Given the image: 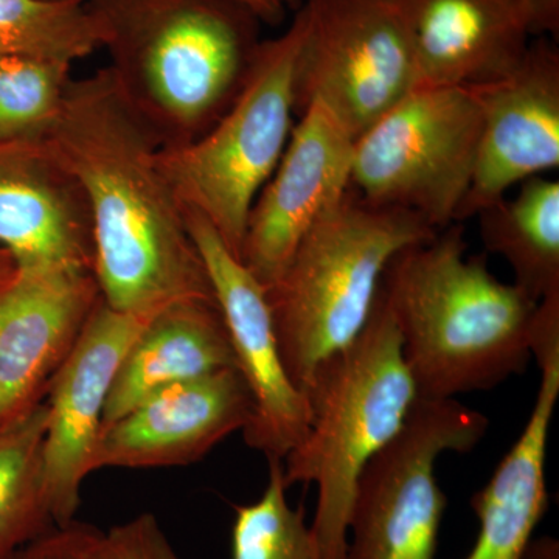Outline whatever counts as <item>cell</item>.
<instances>
[{
	"label": "cell",
	"instance_id": "cell-1",
	"mask_svg": "<svg viewBox=\"0 0 559 559\" xmlns=\"http://www.w3.org/2000/svg\"><path fill=\"white\" fill-rule=\"evenodd\" d=\"M46 140L86 197L94 275L112 310L151 318L179 301H216L186 210L162 170L159 139L108 68L70 80Z\"/></svg>",
	"mask_w": 559,
	"mask_h": 559
},
{
	"label": "cell",
	"instance_id": "cell-2",
	"mask_svg": "<svg viewBox=\"0 0 559 559\" xmlns=\"http://www.w3.org/2000/svg\"><path fill=\"white\" fill-rule=\"evenodd\" d=\"M381 296L418 399L496 388L533 359L539 301L466 257L457 223L390 261Z\"/></svg>",
	"mask_w": 559,
	"mask_h": 559
},
{
	"label": "cell",
	"instance_id": "cell-3",
	"mask_svg": "<svg viewBox=\"0 0 559 559\" xmlns=\"http://www.w3.org/2000/svg\"><path fill=\"white\" fill-rule=\"evenodd\" d=\"M100 21L108 70L162 148L190 145L229 110L261 40L235 0H86Z\"/></svg>",
	"mask_w": 559,
	"mask_h": 559
},
{
	"label": "cell",
	"instance_id": "cell-4",
	"mask_svg": "<svg viewBox=\"0 0 559 559\" xmlns=\"http://www.w3.org/2000/svg\"><path fill=\"white\" fill-rule=\"evenodd\" d=\"M310 426L283 459V480L316 485L310 524L320 558L347 559L348 520L360 471L395 437L417 401L395 320L378 296L367 325L305 385Z\"/></svg>",
	"mask_w": 559,
	"mask_h": 559
},
{
	"label": "cell",
	"instance_id": "cell-5",
	"mask_svg": "<svg viewBox=\"0 0 559 559\" xmlns=\"http://www.w3.org/2000/svg\"><path fill=\"white\" fill-rule=\"evenodd\" d=\"M437 231L415 213L377 207L349 189L305 235L266 289L280 356L301 392L367 325L390 261Z\"/></svg>",
	"mask_w": 559,
	"mask_h": 559
},
{
	"label": "cell",
	"instance_id": "cell-6",
	"mask_svg": "<svg viewBox=\"0 0 559 559\" xmlns=\"http://www.w3.org/2000/svg\"><path fill=\"white\" fill-rule=\"evenodd\" d=\"M305 32L301 9L282 35L261 40L240 95L212 130L190 145L160 150L162 170L180 204L201 213L237 259L253 204L296 124Z\"/></svg>",
	"mask_w": 559,
	"mask_h": 559
},
{
	"label": "cell",
	"instance_id": "cell-7",
	"mask_svg": "<svg viewBox=\"0 0 559 559\" xmlns=\"http://www.w3.org/2000/svg\"><path fill=\"white\" fill-rule=\"evenodd\" d=\"M480 132L476 91L418 87L355 140L352 190L447 229L468 194Z\"/></svg>",
	"mask_w": 559,
	"mask_h": 559
},
{
	"label": "cell",
	"instance_id": "cell-8",
	"mask_svg": "<svg viewBox=\"0 0 559 559\" xmlns=\"http://www.w3.org/2000/svg\"><path fill=\"white\" fill-rule=\"evenodd\" d=\"M488 428L484 414L455 399H417L395 437L360 471L347 559H433L447 510L437 460L473 450Z\"/></svg>",
	"mask_w": 559,
	"mask_h": 559
},
{
	"label": "cell",
	"instance_id": "cell-9",
	"mask_svg": "<svg viewBox=\"0 0 559 559\" xmlns=\"http://www.w3.org/2000/svg\"><path fill=\"white\" fill-rule=\"evenodd\" d=\"M296 114L320 102L358 139L417 90L415 0H307Z\"/></svg>",
	"mask_w": 559,
	"mask_h": 559
},
{
	"label": "cell",
	"instance_id": "cell-10",
	"mask_svg": "<svg viewBox=\"0 0 559 559\" xmlns=\"http://www.w3.org/2000/svg\"><path fill=\"white\" fill-rule=\"evenodd\" d=\"M183 210L229 331L238 370L252 396V415L242 436L252 450L283 462L307 433L310 404L290 381L280 356L266 288L201 213Z\"/></svg>",
	"mask_w": 559,
	"mask_h": 559
},
{
	"label": "cell",
	"instance_id": "cell-11",
	"mask_svg": "<svg viewBox=\"0 0 559 559\" xmlns=\"http://www.w3.org/2000/svg\"><path fill=\"white\" fill-rule=\"evenodd\" d=\"M100 299L90 270L14 266L0 275V429L46 401Z\"/></svg>",
	"mask_w": 559,
	"mask_h": 559
},
{
	"label": "cell",
	"instance_id": "cell-12",
	"mask_svg": "<svg viewBox=\"0 0 559 559\" xmlns=\"http://www.w3.org/2000/svg\"><path fill=\"white\" fill-rule=\"evenodd\" d=\"M274 175L248 221L240 260L264 288L277 282L297 246L352 189L355 138L323 103L299 114Z\"/></svg>",
	"mask_w": 559,
	"mask_h": 559
},
{
	"label": "cell",
	"instance_id": "cell-13",
	"mask_svg": "<svg viewBox=\"0 0 559 559\" xmlns=\"http://www.w3.org/2000/svg\"><path fill=\"white\" fill-rule=\"evenodd\" d=\"M151 318L112 310L100 299L51 382L46 396L49 419L44 441V477L57 527L76 520L81 488L95 473V454L110 388L121 360Z\"/></svg>",
	"mask_w": 559,
	"mask_h": 559
},
{
	"label": "cell",
	"instance_id": "cell-14",
	"mask_svg": "<svg viewBox=\"0 0 559 559\" xmlns=\"http://www.w3.org/2000/svg\"><path fill=\"white\" fill-rule=\"evenodd\" d=\"M474 91L481 108L480 142L455 223L559 167V51L554 44L533 40L513 72Z\"/></svg>",
	"mask_w": 559,
	"mask_h": 559
},
{
	"label": "cell",
	"instance_id": "cell-15",
	"mask_svg": "<svg viewBox=\"0 0 559 559\" xmlns=\"http://www.w3.org/2000/svg\"><path fill=\"white\" fill-rule=\"evenodd\" d=\"M252 396L238 369L160 390L102 430L95 471L189 466L248 426Z\"/></svg>",
	"mask_w": 559,
	"mask_h": 559
},
{
	"label": "cell",
	"instance_id": "cell-16",
	"mask_svg": "<svg viewBox=\"0 0 559 559\" xmlns=\"http://www.w3.org/2000/svg\"><path fill=\"white\" fill-rule=\"evenodd\" d=\"M0 248L16 267L94 271L90 205L46 139L0 145Z\"/></svg>",
	"mask_w": 559,
	"mask_h": 559
},
{
	"label": "cell",
	"instance_id": "cell-17",
	"mask_svg": "<svg viewBox=\"0 0 559 559\" xmlns=\"http://www.w3.org/2000/svg\"><path fill=\"white\" fill-rule=\"evenodd\" d=\"M539 35L530 0H415L418 87L477 90L513 72Z\"/></svg>",
	"mask_w": 559,
	"mask_h": 559
},
{
	"label": "cell",
	"instance_id": "cell-18",
	"mask_svg": "<svg viewBox=\"0 0 559 559\" xmlns=\"http://www.w3.org/2000/svg\"><path fill=\"white\" fill-rule=\"evenodd\" d=\"M533 358L540 370L535 406L520 439L471 499L479 535L465 559H525L533 533L546 514L547 443L559 399L558 323H547L536 333Z\"/></svg>",
	"mask_w": 559,
	"mask_h": 559
},
{
	"label": "cell",
	"instance_id": "cell-19",
	"mask_svg": "<svg viewBox=\"0 0 559 559\" xmlns=\"http://www.w3.org/2000/svg\"><path fill=\"white\" fill-rule=\"evenodd\" d=\"M238 369L216 301L187 300L153 314L121 360L103 414V429L160 390Z\"/></svg>",
	"mask_w": 559,
	"mask_h": 559
},
{
	"label": "cell",
	"instance_id": "cell-20",
	"mask_svg": "<svg viewBox=\"0 0 559 559\" xmlns=\"http://www.w3.org/2000/svg\"><path fill=\"white\" fill-rule=\"evenodd\" d=\"M488 252L502 257L514 285L533 300L559 294V182L543 176L524 180L514 198L477 213Z\"/></svg>",
	"mask_w": 559,
	"mask_h": 559
},
{
	"label": "cell",
	"instance_id": "cell-21",
	"mask_svg": "<svg viewBox=\"0 0 559 559\" xmlns=\"http://www.w3.org/2000/svg\"><path fill=\"white\" fill-rule=\"evenodd\" d=\"M46 401L0 429V559L57 527L44 477Z\"/></svg>",
	"mask_w": 559,
	"mask_h": 559
},
{
	"label": "cell",
	"instance_id": "cell-22",
	"mask_svg": "<svg viewBox=\"0 0 559 559\" xmlns=\"http://www.w3.org/2000/svg\"><path fill=\"white\" fill-rule=\"evenodd\" d=\"M103 43L100 21L86 0H0V57L72 66Z\"/></svg>",
	"mask_w": 559,
	"mask_h": 559
},
{
	"label": "cell",
	"instance_id": "cell-23",
	"mask_svg": "<svg viewBox=\"0 0 559 559\" xmlns=\"http://www.w3.org/2000/svg\"><path fill=\"white\" fill-rule=\"evenodd\" d=\"M72 66L27 57H0V145L49 135L57 123Z\"/></svg>",
	"mask_w": 559,
	"mask_h": 559
},
{
	"label": "cell",
	"instance_id": "cell-24",
	"mask_svg": "<svg viewBox=\"0 0 559 559\" xmlns=\"http://www.w3.org/2000/svg\"><path fill=\"white\" fill-rule=\"evenodd\" d=\"M270 462L266 488L255 502L235 507L231 559H322L304 507L293 509L283 463Z\"/></svg>",
	"mask_w": 559,
	"mask_h": 559
},
{
	"label": "cell",
	"instance_id": "cell-25",
	"mask_svg": "<svg viewBox=\"0 0 559 559\" xmlns=\"http://www.w3.org/2000/svg\"><path fill=\"white\" fill-rule=\"evenodd\" d=\"M5 559H110L106 533L84 522L50 528Z\"/></svg>",
	"mask_w": 559,
	"mask_h": 559
},
{
	"label": "cell",
	"instance_id": "cell-26",
	"mask_svg": "<svg viewBox=\"0 0 559 559\" xmlns=\"http://www.w3.org/2000/svg\"><path fill=\"white\" fill-rule=\"evenodd\" d=\"M110 559H182L153 513H142L106 533Z\"/></svg>",
	"mask_w": 559,
	"mask_h": 559
},
{
	"label": "cell",
	"instance_id": "cell-27",
	"mask_svg": "<svg viewBox=\"0 0 559 559\" xmlns=\"http://www.w3.org/2000/svg\"><path fill=\"white\" fill-rule=\"evenodd\" d=\"M246 10L250 11L260 22L277 25L285 20L286 11L294 5L296 0H235Z\"/></svg>",
	"mask_w": 559,
	"mask_h": 559
},
{
	"label": "cell",
	"instance_id": "cell-28",
	"mask_svg": "<svg viewBox=\"0 0 559 559\" xmlns=\"http://www.w3.org/2000/svg\"><path fill=\"white\" fill-rule=\"evenodd\" d=\"M535 10L538 31L557 33L559 27V0H530Z\"/></svg>",
	"mask_w": 559,
	"mask_h": 559
},
{
	"label": "cell",
	"instance_id": "cell-29",
	"mask_svg": "<svg viewBox=\"0 0 559 559\" xmlns=\"http://www.w3.org/2000/svg\"><path fill=\"white\" fill-rule=\"evenodd\" d=\"M525 559H559L558 539L551 538V536L532 539Z\"/></svg>",
	"mask_w": 559,
	"mask_h": 559
},
{
	"label": "cell",
	"instance_id": "cell-30",
	"mask_svg": "<svg viewBox=\"0 0 559 559\" xmlns=\"http://www.w3.org/2000/svg\"><path fill=\"white\" fill-rule=\"evenodd\" d=\"M13 267L14 263L10 253L7 252L5 249L0 248V275L7 274V272H10Z\"/></svg>",
	"mask_w": 559,
	"mask_h": 559
}]
</instances>
